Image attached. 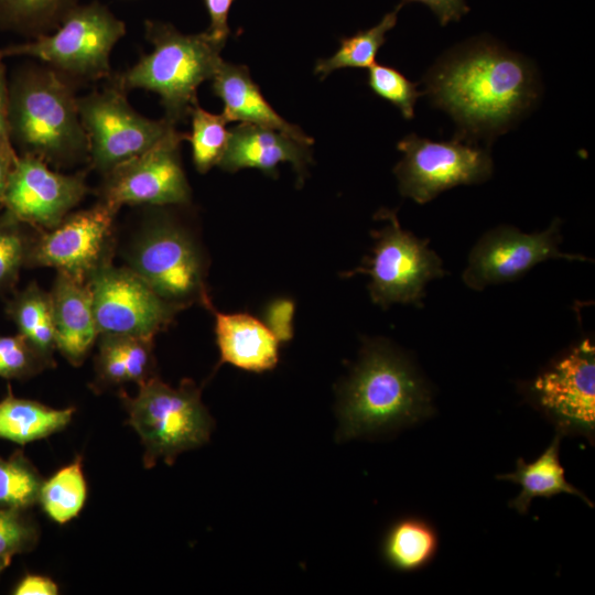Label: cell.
Instances as JSON below:
<instances>
[{
    "label": "cell",
    "instance_id": "7402d4cb",
    "mask_svg": "<svg viewBox=\"0 0 595 595\" xmlns=\"http://www.w3.org/2000/svg\"><path fill=\"white\" fill-rule=\"evenodd\" d=\"M73 413L74 408L53 409L9 396L0 402V437L19 444L44 439L64 429Z\"/></svg>",
    "mask_w": 595,
    "mask_h": 595
},
{
    "label": "cell",
    "instance_id": "4dcf8cb0",
    "mask_svg": "<svg viewBox=\"0 0 595 595\" xmlns=\"http://www.w3.org/2000/svg\"><path fill=\"white\" fill-rule=\"evenodd\" d=\"M20 224L8 213L0 220V290L13 285L21 267L26 263L30 242Z\"/></svg>",
    "mask_w": 595,
    "mask_h": 595
},
{
    "label": "cell",
    "instance_id": "9a60e30c",
    "mask_svg": "<svg viewBox=\"0 0 595 595\" xmlns=\"http://www.w3.org/2000/svg\"><path fill=\"white\" fill-rule=\"evenodd\" d=\"M86 193L85 173L55 172L43 160L24 154L14 163L2 204L18 221L50 230Z\"/></svg>",
    "mask_w": 595,
    "mask_h": 595
},
{
    "label": "cell",
    "instance_id": "603a6c76",
    "mask_svg": "<svg viewBox=\"0 0 595 595\" xmlns=\"http://www.w3.org/2000/svg\"><path fill=\"white\" fill-rule=\"evenodd\" d=\"M439 537L424 519L410 517L394 522L388 530L382 553L393 569L411 572L428 565L436 554Z\"/></svg>",
    "mask_w": 595,
    "mask_h": 595
},
{
    "label": "cell",
    "instance_id": "7a4b0ae2",
    "mask_svg": "<svg viewBox=\"0 0 595 595\" xmlns=\"http://www.w3.org/2000/svg\"><path fill=\"white\" fill-rule=\"evenodd\" d=\"M432 412L430 391L411 363L389 343L371 340L342 388L338 439L412 424Z\"/></svg>",
    "mask_w": 595,
    "mask_h": 595
},
{
    "label": "cell",
    "instance_id": "ab89813d",
    "mask_svg": "<svg viewBox=\"0 0 595 595\" xmlns=\"http://www.w3.org/2000/svg\"><path fill=\"white\" fill-rule=\"evenodd\" d=\"M18 159L15 153L0 152V203H2L11 172Z\"/></svg>",
    "mask_w": 595,
    "mask_h": 595
},
{
    "label": "cell",
    "instance_id": "ba28073f",
    "mask_svg": "<svg viewBox=\"0 0 595 595\" xmlns=\"http://www.w3.org/2000/svg\"><path fill=\"white\" fill-rule=\"evenodd\" d=\"M377 216L388 224L372 232L376 242L371 257L348 275L368 274L370 296L380 306L421 304L425 284L444 274L442 261L426 240L401 228L396 212L380 209Z\"/></svg>",
    "mask_w": 595,
    "mask_h": 595
},
{
    "label": "cell",
    "instance_id": "e575fe53",
    "mask_svg": "<svg viewBox=\"0 0 595 595\" xmlns=\"http://www.w3.org/2000/svg\"><path fill=\"white\" fill-rule=\"evenodd\" d=\"M293 315L294 303L285 298L273 300L264 310V324L280 343L293 337Z\"/></svg>",
    "mask_w": 595,
    "mask_h": 595
},
{
    "label": "cell",
    "instance_id": "f546056e",
    "mask_svg": "<svg viewBox=\"0 0 595 595\" xmlns=\"http://www.w3.org/2000/svg\"><path fill=\"white\" fill-rule=\"evenodd\" d=\"M368 85L377 96L396 106L404 119L414 117V107L422 93L418 90V84L398 69L374 63L368 68Z\"/></svg>",
    "mask_w": 595,
    "mask_h": 595
},
{
    "label": "cell",
    "instance_id": "74e56055",
    "mask_svg": "<svg viewBox=\"0 0 595 595\" xmlns=\"http://www.w3.org/2000/svg\"><path fill=\"white\" fill-rule=\"evenodd\" d=\"M9 104L10 94L7 86L4 66L0 60V152L15 153L11 143Z\"/></svg>",
    "mask_w": 595,
    "mask_h": 595
},
{
    "label": "cell",
    "instance_id": "d6a6232c",
    "mask_svg": "<svg viewBox=\"0 0 595 595\" xmlns=\"http://www.w3.org/2000/svg\"><path fill=\"white\" fill-rule=\"evenodd\" d=\"M20 509L0 508V559L30 550L37 538L36 529Z\"/></svg>",
    "mask_w": 595,
    "mask_h": 595
},
{
    "label": "cell",
    "instance_id": "5b68a950",
    "mask_svg": "<svg viewBox=\"0 0 595 595\" xmlns=\"http://www.w3.org/2000/svg\"><path fill=\"white\" fill-rule=\"evenodd\" d=\"M123 404L144 446L147 468L159 459L172 465L181 453L209 440L214 422L192 380L173 388L152 376L139 385L136 397L123 396Z\"/></svg>",
    "mask_w": 595,
    "mask_h": 595
},
{
    "label": "cell",
    "instance_id": "30bf717a",
    "mask_svg": "<svg viewBox=\"0 0 595 595\" xmlns=\"http://www.w3.org/2000/svg\"><path fill=\"white\" fill-rule=\"evenodd\" d=\"M397 148L403 153L393 170L400 193L419 204L454 186L484 182L493 172L488 151L458 137L432 141L409 134Z\"/></svg>",
    "mask_w": 595,
    "mask_h": 595
},
{
    "label": "cell",
    "instance_id": "836d02e7",
    "mask_svg": "<svg viewBox=\"0 0 595 595\" xmlns=\"http://www.w3.org/2000/svg\"><path fill=\"white\" fill-rule=\"evenodd\" d=\"M115 336L126 366L128 381L138 385L152 377L153 338L143 336Z\"/></svg>",
    "mask_w": 595,
    "mask_h": 595
},
{
    "label": "cell",
    "instance_id": "cb8c5ba5",
    "mask_svg": "<svg viewBox=\"0 0 595 595\" xmlns=\"http://www.w3.org/2000/svg\"><path fill=\"white\" fill-rule=\"evenodd\" d=\"M8 314L19 334L47 363L56 349L52 301L36 283L29 284L8 305Z\"/></svg>",
    "mask_w": 595,
    "mask_h": 595
},
{
    "label": "cell",
    "instance_id": "ffe728a7",
    "mask_svg": "<svg viewBox=\"0 0 595 595\" xmlns=\"http://www.w3.org/2000/svg\"><path fill=\"white\" fill-rule=\"evenodd\" d=\"M210 311L220 363L252 372L277 366L280 342L263 322L247 313H223L213 307Z\"/></svg>",
    "mask_w": 595,
    "mask_h": 595
},
{
    "label": "cell",
    "instance_id": "484cf974",
    "mask_svg": "<svg viewBox=\"0 0 595 595\" xmlns=\"http://www.w3.org/2000/svg\"><path fill=\"white\" fill-rule=\"evenodd\" d=\"M86 496L82 459L77 458L43 482L37 502L53 521L64 524L77 517Z\"/></svg>",
    "mask_w": 595,
    "mask_h": 595
},
{
    "label": "cell",
    "instance_id": "5bb4252c",
    "mask_svg": "<svg viewBox=\"0 0 595 595\" xmlns=\"http://www.w3.org/2000/svg\"><path fill=\"white\" fill-rule=\"evenodd\" d=\"M595 348L589 340L574 347L531 383L534 404L562 434L588 439L595 426Z\"/></svg>",
    "mask_w": 595,
    "mask_h": 595
},
{
    "label": "cell",
    "instance_id": "3957f363",
    "mask_svg": "<svg viewBox=\"0 0 595 595\" xmlns=\"http://www.w3.org/2000/svg\"><path fill=\"white\" fill-rule=\"evenodd\" d=\"M145 37L153 51L116 77L113 86L126 91L143 88L156 93L165 118L174 125L184 121L195 105L198 86L212 79L221 63L224 47L205 31L183 34L172 24L147 20Z\"/></svg>",
    "mask_w": 595,
    "mask_h": 595
},
{
    "label": "cell",
    "instance_id": "52a82bcc",
    "mask_svg": "<svg viewBox=\"0 0 595 595\" xmlns=\"http://www.w3.org/2000/svg\"><path fill=\"white\" fill-rule=\"evenodd\" d=\"M126 25L98 1L73 7L52 35L0 50V60L10 55L37 57L58 71L96 79L110 73L109 55L125 35Z\"/></svg>",
    "mask_w": 595,
    "mask_h": 595
},
{
    "label": "cell",
    "instance_id": "7c38bea8",
    "mask_svg": "<svg viewBox=\"0 0 595 595\" xmlns=\"http://www.w3.org/2000/svg\"><path fill=\"white\" fill-rule=\"evenodd\" d=\"M187 136L175 129L144 153L105 174L100 201L117 210L127 204H188L191 188L180 159V144Z\"/></svg>",
    "mask_w": 595,
    "mask_h": 595
},
{
    "label": "cell",
    "instance_id": "4316f807",
    "mask_svg": "<svg viewBox=\"0 0 595 595\" xmlns=\"http://www.w3.org/2000/svg\"><path fill=\"white\" fill-rule=\"evenodd\" d=\"M192 132L187 140L192 144V158L196 170L206 173L217 165L227 145L229 122L224 113L215 115L195 105L191 111Z\"/></svg>",
    "mask_w": 595,
    "mask_h": 595
},
{
    "label": "cell",
    "instance_id": "83f0119b",
    "mask_svg": "<svg viewBox=\"0 0 595 595\" xmlns=\"http://www.w3.org/2000/svg\"><path fill=\"white\" fill-rule=\"evenodd\" d=\"M76 4V0H0V23L28 30L60 25Z\"/></svg>",
    "mask_w": 595,
    "mask_h": 595
},
{
    "label": "cell",
    "instance_id": "f35d334b",
    "mask_svg": "<svg viewBox=\"0 0 595 595\" xmlns=\"http://www.w3.org/2000/svg\"><path fill=\"white\" fill-rule=\"evenodd\" d=\"M14 595H56L58 586L50 577L42 575H25L15 586Z\"/></svg>",
    "mask_w": 595,
    "mask_h": 595
},
{
    "label": "cell",
    "instance_id": "e0dca14e",
    "mask_svg": "<svg viewBox=\"0 0 595 595\" xmlns=\"http://www.w3.org/2000/svg\"><path fill=\"white\" fill-rule=\"evenodd\" d=\"M311 161L309 144L273 129L241 122L229 130L226 149L217 165L230 173L253 167L275 177L278 164L289 162L302 183Z\"/></svg>",
    "mask_w": 595,
    "mask_h": 595
},
{
    "label": "cell",
    "instance_id": "4fadbf2b",
    "mask_svg": "<svg viewBox=\"0 0 595 595\" xmlns=\"http://www.w3.org/2000/svg\"><path fill=\"white\" fill-rule=\"evenodd\" d=\"M117 209L100 201L68 214L61 224L42 230L30 244L26 263L50 267L87 281L102 263L111 260L112 227Z\"/></svg>",
    "mask_w": 595,
    "mask_h": 595
},
{
    "label": "cell",
    "instance_id": "44dd1931",
    "mask_svg": "<svg viewBox=\"0 0 595 595\" xmlns=\"http://www.w3.org/2000/svg\"><path fill=\"white\" fill-rule=\"evenodd\" d=\"M562 435L558 432L551 444L532 463L527 464L519 457L513 473L497 476V479L510 480L521 486L520 494L509 502L519 513L528 512L533 498H550L561 493L577 496L593 507L592 501L565 479L559 457Z\"/></svg>",
    "mask_w": 595,
    "mask_h": 595
},
{
    "label": "cell",
    "instance_id": "ac0fdd59",
    "mask_svg": "<svg viewBox=\"0 0 595 595\" xmlns=\"http://www.w3.org/2000/svg\"><path fill=\"white\" fill-rule=\"evenodd\" d=\"M50 295L56 349L79 366L99 337L90 288L87 281L57 271Z\"/></svg>",
    "mask_w": 595,
    "mask_h": 595
},
{
    "label": "cell",
    "instance_id": "6da1fadb",
    "mask_svg": "<svg viewBox=\"0 0 595 595\" xmlns=\"http://www.w3.org/2000/svg\"><path fill=\"white\" fill-rule=\"evenodd\" d=\"M431 102L461 129V139L493 138L508 130L537 101L539 89L529 61L491 40L465 43L425 75Z\"/></svg>",
    "mask_w": 595,
    "mask_h": 595
},
{
    "label": "cell",
    "instance_id": "9c48e42d",
    "mask_svg": "<svg viewBox=\"0 0 595 595\" xmlns=\"http://www.w3.org/2000/svg\"><path fill=\"white\" fill-rule=\"evenodd\" d=\"M123 93L112 85L77 99L91 165L104 174L144 153L175 130L166 118L151 120L137 113Z\"/></svg>",
    "mask_w": 595,
    "mask_h": 595
},
{
    "label": "cell",
    "instance_id": "60d3db41",
    "mask_svg": "<svg viewBox=\"0 0 595 595\" xmlns=\"http://www.w3.org/2000/svg\"><path fill=\"white\" fill-rule=\"evenodd\" d=\"M11 559H0V574L10 564Z\"/></svg>",
    "mask_w": 595,
    "mask_h": 595
},
{
    "label": "cell",
    "instance_id": "8d00e7d4",
    "mask_svg": "<svg viewBox=\"0 0 595 595\" xmlns=\"http://www.w3.org/2000/svg\"><path fill=\"white\" fill-rule=\"evenodd\" d=\"M409 2H421L428 6L442 25L458 21L469 11L465 0H402L400 3Z\"/></svg>",
    "mask_w": 595,
    "mask_h": 595
},
{
    "label": "cell",
    "instance_id": "d6986e66",
    "mask_svg": "<svg viewBox=\"0 0 595 595\" xmlns=\"http://www.w3.org/2000/svg\"><path fill=\"white\" fill-rule=\"evenodd\" d=\"M213 93L223 100L228 121H241L273 129L311 145L314 140L284 120L266 100L244 65L221 61L212 77Z\"/></svg>",
    "mask_w": 595,
    "mask_h": 595
},
{
    "label": "cell",
    "instance_id": "8fae6325",
    "mask_svg": "<svg viewBox=\"0 0 595 595\" xmlns=\"http://www.w3.org/2000/svg\"><path fill=\"white\" fill-rule=\"evenodd\" d=\"M100 335L152 337L180 309L159 296L129 267L102 263L87 279Z\"/></svg>",
    "mask_w": 595,
    "mask_h": 595
},
{
    "label": "cell",
    "instance_id": "2e32d148",
    "mask_svg": "<svg viewBox=\"0 0 595 595\" xmlns=\"http://www.w3.org/2000/svg\"><path fill=\"white\" fill-rule=\"evenodd\" d=\"M559 223L554 219L548 229L532 235L510 226L491 229L469 253L468 266L463 273L465 284L482 290L490 284L512 281L551 258L585 260L559 250Z\"/></svg>",
    "mask_w": 595,
    "mask_h": 595
},
{
    "label": "cell",
    "instance_id": "f1b7e54d",
    "mask_svg": "<svg viewBox=\"0 0 595 595\" xmlns=\"http://www.w3.org/2000/svg\"><path fill=\"white\" fill-rule=\"evenodd\" d=\"M43 482L23 457L0 458V508L23 510L34 505Z\"/></svg>",
    "mask_w": 595,
    "mask_h": 595
},
{
    "label": "cell",
    "instance_id": "1f68e13d",
    "mask_svg": "<svg viewBox=\"0 0 595 595\" xmlns=\"http://www.w3.org/2000/svg\"><path fill=\"white\" fill-rule=\"evenodd\" d=\"M48 364L20 334L0 336V377L23 378Z\"/></svg>",
    "mask_w": 595,
    "mask_h": 595
},
{
    "label": "cell",
    "instance_id": "8992f818",
    "mask_svg": "<svg viewBox=\"0 0 595 595\" xmlns=\"http://www.w3.org/2000/svg\"><path fill=\"white\" fill-rule=\"evenodd\" d=\"M128 267L180 310L194 303L213 307L202 252L188 231L171 219L159 218L142 230L129 251Z\"/></svg>",
    "mask_w": 595,
    "mask_h": 595
},
{
    "label": "cell",
    "instance_id": "d4e9b609",
    "mask_svg": "<svg viewBox=\"0 0 595 595\" xmlns=\"http://www.w3.org/2000/svg\"><path fill=\"white\" fill-rule=\"evenodd\" d=\"M400 3L393 11L387 13L375 26L358 31L349 37L340 39V46L328 58L316 62L314 73L322 78L340 68H369L376 55L386 42V34L397 24Z\"/></svg>",
    "mask_w": 595,
    "mask_h": 595
},
{
    "label": "cell",
    "instance_id": "277c9868",
    "mask_svg": "<svg viewBox=\"0 0 595 595\" xmlns=\"http://www.w3.org/2000/svg\"><path fill=\"white\" fill-rule=\"evenodd\" d=\"M11 137L25 154L52 164H65L88 154L77 99L52 71L23 76L10 94Z\"/></svg>",
    "mask_w": 595,
    "mask_h": 595
},
{
    "label": "cell",
    "instance_id": "d590c367",
    "mask_svg": "<svg viewBox=\"0 0 595 595\" xmlns=\"http://www.w3.org/2000/svg\"><path fill=\"white\" fill-rule=\"evenodd\" d=\"M235 0H204L210 24L206 32L220 45H225L228 35V14Z\"/></svg>",
    "mask_w": 595,
    "mask_h": 595
}]
</instances>
